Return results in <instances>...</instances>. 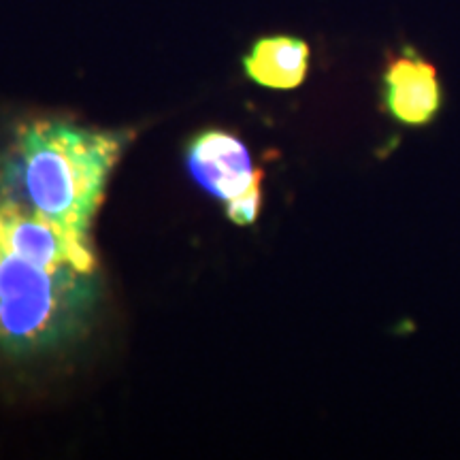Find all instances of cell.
Wrapping results in <instances>:
<instances>
[{"label": "cell", "mask_w": 460, "mask_h": 460, "mask_svg": "<svg viewBox=\"0 0 460 460\" xmlns=\"http://www.w3.org/2000/svg\"><path fill=\"white\" fill-rule=\"evenodd\" d=\"M101 295L90 237L0 190V349L32 356L82 335Z\"/></svg>", "instance_id": "1"}, {"label": "cell", "mask_w": 460, "mask_h": 460, "mask_svg": "<svg viewBox=\"0 0 460 460\" xmlns=\"http://www.w3.org/2000/svg\"><path fill=\"white\" fill-rule=\"evenodd\" d=\"M126 130H92L65 119H34L17 130L0 171V190L34 214L90 237Z\"/></svg>", "instance_id": "2"}, {"label": "cell", "mask_w": 460, "mask_h": 460, "mask_svg": "<svg viewBox=\"0 0 460 460\" xmlns=\"http://www.w3.org/2000/svg\"><path fill=\"white\" fill-rule=\"evenodd\" d=\"M188 169L200 188L222 200L241 197L264 177V171L252 164L243 141L224 130H207L192 141Z\"/></svg>", "instance_id": "3"}, {"label": "cell", "mask_w": 460, "mask_h": 460, "mask_svg": "<svg viewBox=\"0 0 460 460\" xmlns=\"http://www.w3.org/2000/svg\"><path fill=\"white\" fill-rule=\"evenodd\" d=\"M384 102L396 122L430 124L444 102L437 68L410 48L394 56L384 73Z\"/></svg>", "instance_id": "4"}, {"label": "cell", "mask_w": 460, "mask_h": 460, "mask_svg": "<svg viewBox=\"0 0 460 460\" xmlns=\"http://www.w3.org/2000/svg\"><path fill=\"white\" fill-rule=\"evenodd\" d=\"M243 71L252 82L271 90H295L309 71V45L298 37H262L243 58Z\"/></svg>", "instance_id": "5"}, {"label": "cell", "mask_w": 460, "mask_h": 460, "mask_svg": "<svg viewBox=\"0 0 460 460\" xmlns=\"http://www.w3.org/2000/svg\"><path fill=\"white\" fill-rule=\"evenodd\" d=\"M262 207V190L261 183L254 188H250L241 197L226 200V216L230 222L239 224V226H247V224H254L258 214H261Z\"/></svg>", "instance_id": "6"}]
</instances>
